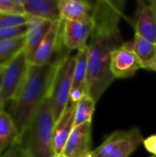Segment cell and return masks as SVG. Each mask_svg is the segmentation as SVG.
I'll return each mask as SVG.
<instances>
[{
    "label": "cell",
    "instance_id": "6da1fadb",
    "mask_svg": "<svg viewBox=\"0 0 156 157\" xmlns=\"http://www.w3.org/2000/svg\"><path fill=\"white\" fill-rule=\"evenodd\" d=\"M125 3L98 0L94 3V28L88 44L86 92L97 102L115 77L110 72L112 52L125 42L120 29Z\"/></svg>",
    "mask_w": 156,
    "mask_h": 157
},
{
    "label": "cell",
    "instance_id": "7a4b0ae2",
    "mask_svg": "<svg viewBox=\"0 0 156 157\" xmlns=\"http://www.w3.org/2000/svg\"><path fill=\"white\" fill-rule=\"evenodd\" d=\"M59 59L44 65L30 64L27 78L13 101L11 118L19 138L29 127L34 115L49 97Z\"/></svg>",
    "mask_w": 156,
    "mask_h": 157
},
{
    "label": "cell",
    "instance_id": "3957f363",
    "mask_svg": "<svg viewBox=\"0 0 156 157\" xmlns=\"http://www.w3.org/2000/svg\"><path fill=\"white\" fill-rule=\"evenodd\" d=\"M55 118L50 97H48L19 138L29 157H54L53 130Z\"/></svg>",
    "mask_w": 156,
    "mask_h": 157
},
{
    "label": "cell",
    "instance_id": "277c9868",
    "mask_svg": "<svg viewBox=\"0 0 156 157\" xmlns=\"http://www.w3.org/2000/svg\"><path fill=\"white\" fill-rule=\"evenodd\" d=\"M74 66L75 56L65 54L59 59L49 95L53 109L55 121L62 117L69 106L70 93L74 81Z\"/></svg>",
    "mask_w": 156,
    "mask_h": 157
},
{
    "label": "cell",
    "instance_id": "5b68a950",
    "mask_svg": "<svg viewBox=\"0 0 156 157\" xmlns=\"http://www.w3.org/2000/svg\"><path fill=\"white\" fill-rule=\"evenodd\" d=\"M139 128L120 130L107 135L100 145L92 150L93 157H130L143 143Z\"/></svg>",
    "mask_w": 156,
    "mask_h": 157
},
{
    "label": "cell",
    "instance_id": "8992f818",
    "mask_svg": "<svg viewBox=\"0 0 156 157\" xmlns=\"http://www.w3.org/2000/svg\"><path fill=\"white\" fill-rule=\"evenodd\" d=\"M30 66L25 51L19 53L6 68L2 81V104L5 107L17 97Z\"/></svg>",
    "mask_w": 156,
    "mask_h": 157
},
{
    "label": "cell",
    "instance_id": "52a82bcc",
    "mask_svg": "<svg viewBox=\"0 0 156 157\" xmlns=\"http://www.w3.org/2000/svg\"><path fill=\"white\" fill-rule=\"evenodd\" d=\"M143 68L142 63L133 51L132 41H125L115 50L110 57V72L116 78H129Z\"/></svg>",
    "mask_w": 156,
    "mask_h": 157
},
{
    "label": "cell",
    "instance_id": "ba28073f",
    "mask_svg": "<svg viewBox=\"0 0 156 157\" xmlns=\"http://www.w3.org/2000/svg\"><path fill=\"white\" fill-rule=\"evenodd\" d=\"M94 28L92 17L87 20L77 22L63 20L61 39L64 47L68 51H79L86 47L87 40L91 36Z\"/></svg>",
    "mask_w": 156,
    "mask_h": 157
},
{
    "label": "cell",
    "instance_id": "9c48e42d",
    "mask_svg": "<svg viewBox=\"0 0 156 157\" xmlns=\"http://www.w3.org/2000/svg\"><path fill=\"white\" fill-rule=\"evenodd\" d=\"M135 33L156 43V13L150 2L140 0L131 20Z\"/></svg>",
    "mask_w": 156,
    "mask_h": 157
},
{
    "label": "cell",
    "instance_id": "30bf717a",
    "mask_svg": "<svg viewBox=\"0 0 156 157\" xmlns=\"http://www.w3.org/2000/svg\"><path fill=\"white\" fill-rule=\"evenodd\" d=\"M92 122H86L75 126L72 131L63 154L68 157H83L91 150Z\"/></svg>",
    "mask_w": 156,
    "mask_h": 157
},
{
    "label": "cell",
    "instance_id": "8fae6325",
    "mask_svg": "<svg viewBox=\"0 0 156 157\" xmlns=\"http://www.w3.org/2000/svg\"><path fill=\"white\" fill-rule=\"evenodd\" d=\"M62 26L63 20L52 23L51 28L39 46L30 64L44 65L52 62L51 57L58 46V41L62 33Z\"/></svg>",
    "mask_w": 156,
    "mask_h": 157
},
{
    "label": "cell",
    "instance_id": "7c38bea8",
    "mask_svg": "<svg viewBox=\"0 0 156 157\" xmlns=\"http://www.w3.org/2000/svg\"><path fill=\"white\" fill-rule=\"evenodd\" d=\"M76 104L70 103L62 117L55 122L53 130V148L56 155L62 154L65 144L74 128V111Z\"/></svg>",
    "mask_w": 156,
    "mask_h": 157
},
{
    "label": "cell",
    "instance_id": "4fadbf2b",
    "mask_svg": "<svg viewBox=\"0 0 156 157\" xmlns=\"http://www.w3.org/2000/svg\"><path fill=\"white\" fill-rule=\"evenodd\" d=\"M25 14L51 22L62 20L59 0H22Z\"/></svg>",
    "mask_w": 156,
    "mask_h": 157
},
{
    "label": "cell",
    "instance_id": "5bb4252c",
    "mask_svg": "<svg viewBox=\"0 0 156 157\" xmlns=\"http://www.w3.org/2000/svg\"><path fill=\"white\" fill-rule=\"evenodd\" d=\"M52 23L53 22L49 20L31 17L29 22V29L26 35L27 42L25 48V52L29 63H31L39 46L51 28Z\"/></svg>",
    "mask_w": 156,
    "mask_h": 157
},
{
    "label": "cell",
    "instance_id": "9a60e30c",
    "mask_svg": "<svg viewBox=\"0 0 156 157\" xmlns=\"http://www.w3.org/2000/svg\"><path fill=\"white\" fill-rule=\"evenodd\" d=\"M93 6L85 0H59L62 20L82 22L92 17Z\"/></svg>",
    "mask_w": 156,
    "mask_h": 157
},
{
    "label": "cell",
    "instance_id": "2e32d148",
    "mask_svg": "<svg viewBox=\"0 0 156 157\" xmlns=\"http://www.w3.org/2000/svg\"><path fill=\"white\" fill-rule=\"evenodd\" d=\"M132 47L142 63L143 69L151 71L153 66L156 63V43L144 39L137 33H134Z\"/></svg>",
    "mask_w": 156,
    "mask_h": 157
},
{
    "label": "cell",
    "instance_id": "e0dca14e",
    "mask_svg": "<svg viewBox=\"0 0 156 157\" xmlns=\"http://www.w3.org/2000/svg\"><path fill=\"white\" fill-rule=\"evenodd\" d=\"M27 37L21 36L0 41V67L6 68L19 53L25 51Z\"/></svg>",
    "mask_w": 156,
    "mask_h": 157
},
{
    "label": "cell",
    "instance_id": "ac0fdd59",
    "mask_svg": "<svg viewBox=\"0 0 156 157\" xmlns=\"http://www.w3.org/2000/svg\"><path fill=\"white\" fill-rule=\"evenodd\" d=\"M19 140V135L11 115L0 112V155Z\"/></svg>",
    "mask_w": 156,
    "mask_h": 157
},
{
    "label": "cell",
    "instance_id": "d6986e66",
    "mask_svg": "<svg viewBox=\"0 0 156 157\" xmlns=\"http://www.w3.org/2000/svg\"><path fill=\"white\" fill-rule=\"evenodd\" d=\"M75 56V66L74 72L73 86H86L88 64V45L77 52Z\"/></svg>",
    "mask_w": 156,
    "mask_h": 157
},
{
    "label": "cell",
    "instance_id": "ffe728a7",
    "mask_svg": "<svg viewBox=\"0 0 156 157\" xmlns=\"http://www.w3.org/2000/svg\"><path fill=\"white\" fill-rule=\"evenodd\" d=\"M97 102L86 95L75 106L74 111V127L86 122H92V118L95 112Z\"/></svg>",
    "mask_w": 156,
    "mask_h": 157
},
{
    "label": "cell",
    "instance_id": "44dd1931",
    "mask_svg": "<svg viewBox=\"0 0 156 157\" xmlns=\"http://www.w3.org/2000/svg\"><path fill=\"white\" fill-rule=\"evenodd\" d=\"M30 18L31 17L26 14L17 15V14L0 13V29L26 25L29 22Z\"/></svg>",
    "mask_w": 156,
    "mask_h": 157
},
{
    "label": "cell",
    "instance_id": "7402d4cb",
    "mask_svg": "<svg viewBox=\"0 0 156 157\" xmlns=\"http://www.w3.org/2000/svg\"><path fill=\"white\" fill-rule=\"evenodd\" d=\"M0 13L25 15L22 0H0Z\"/></svg>",
    "mask_w": 156,
    "mask_h": 157
},
{
    "label": "cell",
    "instance_id": "603a6c76",
    "mask_svg": "<svg viewBox=\"0 0 156 157\" xmlns=\"http://www.w3.org/2000/svg\"><path fill=\"white\" fill-rule=\"evenodd\" d=\"M28 29H29V23L23 26H18V27L1 29H0V41L25 36L27 35Z\"/></svg>",
    "mask_w": 156,
    "mask_h": 157
},
{
    "label": "cell",
    "instance_id": "cb8c5ba5",
    "mask_svg": "<svg viewBox=\"0 0 156 157\" xmlns=\"http://www.w3.org/2000/svg\"><path fill=\"white\" fill-rule=\"evenodd\" d=\"M0 157H29L19 140L3 152Z\"/></svg>",
    "mask_w": 156,
    "mask_h": 157
},
{
    "label": "cell",
    "instance_id": "d4e9b609",
    "mask_svg": "<svg viewBox=\"0 0 156 157\" xmlns=\"http://www.w3.org/2000/svg\"><path fill=\"white\" fill-rule=\"evenodd\" d=\"M87 95L86 86H73L70 93V103L77 104Z\"/></svg>",
    "mask_w": 156,
    "mask_h": 157
},
{
    "label": "cell",
    "instance_id": "484cf974",
    "mask_svg": "<svg viewBox=\"0 0 156 157\" xmlns=\"http://www.w3.org/2000/svg\"><path fill=\"white\" fill-rule=\"evenodd\" d=\"M143 146L147 152L156 155V134H153L143 140Z\"/></svg>",
    "mask_w": 156,
    "mask_h": 157
},
{
    "label": "cell",
    "instance_id": "4316f807",
    "mask_svg": "<svg viewBox=\"0 0 156 157\" xmlns=\"http://www.w3.org/2000/svg\"><path fill=\"white\" fill-rule=\"evenodd\" d=\"M4 72H5V68L0 67V112L4 110V106L2 104V81H3Z\"/></svg>",
    "mask_w": 156,
    "mask_h": 157
},
{
    "label": "cell",
    "instance_id": "83f0119b",
    "mask_svg": "<svg viewBox=\"0 0 156 157\" xmlns=\"http://www.w3.org/2000/svg\"><path fill=\"white\" fill-rule=\"evenodd\" d=\"M150 2V4L152 5V6L154 7V11H155L156 13V0H151V1H149Z\"/></svg>",
    "mask_w": 156,
    "mask_h": 157
},
{
    "label": "cell",
    "instance_id": "f1b7e54d",
    "mask_svg": "<svg viewBox=\"0 0 156 157\" xmlns=\"http://www.w3.org/2000/svg\"><path fill=\"white\" fill-rule=\"evenodd\" d=\"M54 157H68V156H67V155H65L64 154H63V153H62V154L56 155H55V156H54Z\"/></svg>",
    "mask_w": 156,
    "mask_h": 157
},
{
    "label": "cell",
    "instance_id": "f546056e",
    "mask_svg": "<svg viewBox=\"0 0 156 157\" xmlns=\"http://www.w3.org/2000/svg\"><path fill=\"white\" fill-rule=\"evenodd\" d=\"M83 157H93V155H92V151L89 153V154H87V155H86L85 156H83Z\"/></svg>",
    "mask_w": 156,
    "mask_h": 157
},
{
    "label": "cell",
    "instance_id": "4dcf8cb0",
    "mask_svg": "<svg viewBox=\"0 0 156 157\" xmlns=\"http://www.w3.org/2000/svg\"><path fill=\"white\" fill-rule=\"evenodd\" d=\"M151 71H154V72L156 73V63L154 65V66H153V68H152V70H151Z\"/></svg>",
    "mask_w": 156,
    "mask_h": 157
},
{
    "label": "cell",
    "instance_id": "1f68e13d",
    "mask_svg": "<svg viewBox=\"0 0 156 157\" xmlns=\"http://www.w3.org/2000/svg\"><path fill=\"white\" fill-rule=\"evenodd\" d=\"M151 157H156V155H152V156Z\"/></svg>",
    "mask_w": 156,
    "mask_h": 157
}]
</instances>
